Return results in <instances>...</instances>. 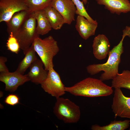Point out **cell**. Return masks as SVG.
<instances>
[{
    "mask_svg": "<svg viewBox=\"0 0 130 130\" xmlns=\"http://www.w3.org/2000/svg\"><path fill=\"white\" fill-rule=\"evenodd\" d=\"M43 10L52 28L55 30L60 29L65 24V19L61 14L50 5Z\"/></svg>",
    "mask_w": 130,
    "mask_h": 130,
    "instance_id": "2e32d148",
    "label": "cell"
},
{
    "mask_svg": "<svg viewBox=\"0 0 130 130\" xmlns=\"http://www.w3.org/2000/svg\"><path fill=\"white\" fill-rule=\"evenodd\" d=\"M48 71L46 78L40 84L41 87L45 92L57 98L65 94V86L53 67H51Z\"/></svg>",
    "mask_w": 130,
    "mask_h": 130,
    "instance_id": "8992f818",
    "label": "cell"
},
{
    "mask_svg": "<svg viewBox=\"0 0 130 130\" xmlns=\"http://www.w3.org/2000/svg\"><path fill=\"white\" fill-rule=\"evenodd\" d=\"M43 66L42 60L38 58L31 65L27 74L30 81L36 84H40L46 79L48 71L43 68Z\"/></svg>",
    "mask_w": 130,
    "mask_h": 130,
    "instance_id": "4fadbf2b",
    "label": "cell"
},
{
    "mask_svg": "<svg viewBox=\"0 0 130 130\" xmlns=\"http://www.w3.org/2000/svg\"><path fill=\"white\" fill-rule=\"evenodd\" d=\"M37 22L36 30L39 35H43L48 33L52 28L43 10L33 12Z\"/></svg>",
    "mask_w": 130,
    "mask_h": 130,
    "instance_id": "e0dca14e",
    "label": "cell"
},
{
    "mask_svg": "<svg viewBox=\"0 0 130 130\" xmlns=\"http://www.w3.org/2000/svg\"><path fill=\"white\" fill-rule=\"evenodd\" d=\"M31 12L24 10L14 14L10 19L6 22L9 35L12 33L14 37Z\"/></svg>",
    "mask_w": 130,
    "mask_h": 130,
    "instance_id": "9a60e30c",
    "label": "cell"
},
{
    "mask_svg": "<svg viewBox=\"0 0 130 130\" xmlns=\"http://www.w3.org/2000/svg\"><path fill=\"white\" fill-rule=\"evenodd\" d=\"M32 45L42 61L45 69L48 71L51 67H54L53 58L59 49L57 41L52 36L50 35L43 39L37 37Z\"/></svg>",
    "mask_w": 130,
    "mask_h": 130,
    "instance_id": "3957f363",
    "label": "cell"
},
{
    "mask_svg": "<svg viewBox=\"0 0 130 130\" xmlns=\"http://www.w3.org/2000/svg\"><path fill=\"white\" fill-rule=\"evenodd\" d=\"M110 43L107 38L103 34H99L94 38L92 47L94 57L99 60L105 58L110 51Z\"/></svg>",
    "mask_w": 130,
    "mask_h": 130,
    "instance_id": "8fae6325",
    "label": "cell"
},
{
    "mask_svg": "<svg viewBox=\"0 0 130 130\" xmlns=\"http://www.w3.org/2000/svg\"><path fill=\"white\" fill-rule=\"evenodd\" d=\"M119 43L110 51L108 58L106 62L103 64H93L88 65L86 69L88 73L93 75L101 71L99 79L102 81L112 80L118 74V68L121 61V57L124 52L123 41L125 37L122 36Z\"/></svg>",
    "mask_w": 130,
    "mask_h": 130,
    "instance_id": "6da1fadb",
    "label": "cell"
},
{
    "mask_svg": "<svg viewBox=\"0 0 130 130\" xmlns=\"http://www.w3.org/2000/svg\"><path fill=\"white\" fill-rule=\"evenodd\" d=\"M123 34L122 36L125 37L128 36L130 37V26H126L123 31Z\"/></svg>",
    "mask_w": 130,
    "mask_h": 130,
    "instance_id": "484cf974",
    "label": "cell"
},
{
    "mask_svg": "<svg viewBox=\"0 0 130 130\" xmlns=\"http://www.w3.org/2000/svg\"><path fill=\"white\" fill-rule=\"evenodd\" d=\"M98 25L90 22L83 16L78 15L75 26L81 37L87 40L95 35Z\"/></svg>",
    "mask_w": 130,
    "mask_h": 130,
    "instance_id": "5bb4252c",
    "label": "cell"
},
{
    "mask_svg": "<svg viewBox=\"0 0 130 130\" xmlns=\"http://www.w3.org/2000/svg\"><path fill=\"white\" fill-rule=\"evenodd\" d=\"M24 10L28 11L23 0H0V22H7L14 14Z\"/></svg>",
    "mask_w": 130,
    "mask_h": 130,
    "instance_id": "ba28073f",
    "label": "cell"
},
{
    "mask_svg": "<svg viewBox=\"0 0 130 130\" xmlns=\"http://www.w3.org/2000/svg\"><path fill=\"white\" fill-rule=\"evenodd\" d=\"M82 1L85 5L87 3V0H82Z\"/></svg>",
    "mask_w": 130,
    "mask_h": 130,
    "instance_id": "4316f807",
    "label": "cell"
},
{
    "mask_svg": "<svg viewBox=\"0 0 130 130\" xmlns=\"http://www.w3.org/2000/svg\"><path fill=\"white\" fill-rule=\"evenodd\" d=\"M130 120L114 121L108 124L101 126L97 124L92 125L91 129L92 130H124L130 126Z\"/></svg>",
    "mask_w": 130,
    "mask_h": 130,
    "instance_id": "ffe728a7",
    "label": "cell"
},
{
    "mask_svg": "<svg viewBox=\"0 0 130 130\" xmlns=\"http://www.w3.org/2000/svg\"><path fill=\"white\" fill-rule=\"evenodd\" d=\"M6 46L8 50L16 54L19 53L20 49L17 39L12 33L9 35Z\"/></svg>",
    "mask_w": 130,
    "mask_h": 130,
    "instance_id": "603a6c76",
    "label": "cell"
},
{
    "mask_svg": "<svg viewBox=\"0 0 130 130\" xmlns=\"http://www.w3.org/2000/svg\"><path fill=\"white\" fill-rule=\"evenodd\" d=\"M112 88H124L130 90V71L124 70L117 76L111 82Z\"/></svg>",
    "mask_w": 130,
    "mask_h": 130,
    "instance_id": "d6986e66",
    "label": "cell"
},
{
    "mask_svg": "<svg viewBox=\"0 0 130 130\" xmlns=\"http://www.w3.org/2000/svg\"><path fill=\"white\" fill-rule=\"evenodd\" d=\"M50 6L61 14L65 24L70 25L75 20L76 9L71 0H53Z\"/></svg>",
    "mask_w": 130,
    "mask_h": 130,
    "instance_id": "30bf717a",
    "label": "cell"
},
{
    "mask_svg": "<svg viewBox=\"0 0 130 130\" xmlns=\"http://www.w3.org/2000/svg\"><path fill=\"white\" fill-rule=\"evenodd\" d=\"M111 109L115 118L130 119V97L124 96L120 88L115 89Z\"/></svg>",
    "mask_w": 130,
    "mask_h": 130,
    "instance_id": "52a82bcc",
    "label": "cell"
},
{
    "mask_svg": "<svg viewBox=\"0 0 130 130\" xmlns=\"http://www.w3.org/2000/svg\"><path fill=\"white\" fill-rule=\"evenodd\" d=\"M36 52L32 45L24 53L25 56L19 63L15 71L24 75L31 65L37 58Z\"/></svg>",
    "mask_w": 130,
    "mask_h": 130,
    "instance_id": "ac0fdd59",
    "label": "cell"
},
{
    "mask_svg": "<svg viewBox=\"0 0 130 130\" xmlns=\"http://www.w3.org/2000/svg\"><path fill=\"white\" fill-rule=\"evenodd\" d=\"M129 130H130V129H129Z\"/></svg>",
    "mask_w": 130,
    "mask_h": 130,
    "instance_id": "83f0119b",
    "label": "cell"
},
{
    "mask_svg": "<svg viewBox=\"0 0 130 130\" xmlns=\"http://www.w3.org/2000/svg\"><path fill=\"white\" fill-rule=\"evenodd\" d=\"M0 81L5 84L6 91L13 92L19 86L30 80L27 74L22 75L15 71L0 72Z\"/></svg>",
    "mask_w": 130,
    "mask_h": 130,
    "instance_id": "9c48e42d",
    "label": "cell"
},
{
    "mask_svg": "<svg viewBox=\"0 0 130 130\" xmlns=\"http://www.w3.org/2000/svg\"><path fill=\"white\" fill-rule=\"evenodd\" d=\"M97 3L104 6L105 9L113 14L119 15L130 12V2L128 0H96Z\"/></svg>",
    "mask_w": 130,
    "mask_h": 130,
    "instance_id": "7c38bea8",
    "label": "cell"
},
{
    "mask_svg": "<svg viewBox=\"0 0 130 130\" xmlns=\"http://www.w3.org/2000/svg\"><path fill=\"white\" fill-rule=\"evenodd\" d=\"M67 92L76 96L95 97L109 96L112 94V87L100 79L86 78L70 87H65Z\"/></svg>",
    "mask_w": 130,
    "mask_h": 130,
    "instance_id": "7a4b0ae2",
    "label": "cell"
},
{
    "mask_svg": "<svg viewBox=\"0 0 130 130\" xmlns=\"http://www.w3.org/2000/svg\"><path fill=\"white\" fill-rule=\"evenodd\" d=\"M53 112L58 119L66 124L77 123L81 115L78 106L69 99L60 97L56 98Z\"/></svg>",
    "mask_w": 130,
    "mask_h": 130,
    "instance_id": "277c9868",
    "label": "cell"
},
{
    "mask_svg": "<svg viewBox=\"0 0 130 130\" xmlns=\"http://www.w3.org/2000/svg\"><path fill=\"white\" fill-rule=\"evenodd\" d=\"M4 102L7 104L14 106L19 103V98L15 94H9L5 98Z\"/></svg>",
    "mask_w": 130,
    "mask_h": 130,
    "instance_id": "cb8c5ba5",
    "label": "cell"
},
{
    "mask_svg": "<svg viewBox=\"0 0 130 130\" xmlns=\"http://www.w3.org/2000/svg\"><path fill=\"white\" fill-rule=\"evenodd\" d=\"M36 22L34 12H31L15 36L24 53L32 45L35 39L39 37L36 30Z\"/></svg>",
    "mask_w": 130,
    "mask_h": 130,
    "instance_id": "5b68a950",
    "label": "cell"
},
{
    "mask_svg": "<svg viewBox=\"0 0 130 130\" xmlns=\"http://www.w3.org/2000/svg\"><path fill=\"white\" fill-rule=\"evenodd\" d=\"M7 58L3 56L0 57V72H7L9 71L5 63L7 61Z\"/></svg>",
    "mask_w": 130,
    "mask_h": 130,
    "instance_id": "d4e9b609",
    "label": "cell"
},
{
    "mask_svg": "<svg viewBox=\"0 0 130 130\" xmlns=\"http://www.w3.org/2000/svg\"><path fill=\"white\" fill-rule=\"evenodd\" d=\"M29 11L33 12L43 10L50 5L53 0H23Z\"/></svg>",
    "mask_w": 130,
    "mask_h": 130,
    "instance_id": "44dd1931",
    "label": "cell"
},
{
    "mask_svg": "<svg viewBox=\"0 0 130 130\" xmlns=\"http://www.w3.org/2000/svg\"><path fill=\"white\" fill-rule=\"evenodd\" d=\"M76 9V14L83 16L90 22L97 24L98 23L96 20H93L89 15L84 7L83 2L80 0H71Z\"/></svg>",
    "mask_w": 130,
    "mask_h": 130,
    "instance_id": "7402d4cb",
    "label": "cell"
}]
</instances>
